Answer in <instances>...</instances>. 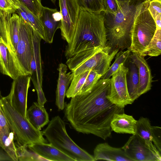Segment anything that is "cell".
I'll return each instance as SVG.
<instances>
[{"label":"cell","mask_w":161,"mask_h":161,"mask_svg":"<svg viewBox=\"0 0 161 161\" xmlns=\"http://www.w3.org/2000/svg\"><path fill=\"white\" fill-rule=\"evenodd\" d=\"M0 104L8 126L13 133L16 144L29 146L47 143L42 132L35 128L27 119L17 111L6 97L0 99Z\"/></svg>","instance_id":"cell-4"},{"label":"cell","mask_w":161,"mask_h":161,"mask_svg":"<svg viewBox=\"0 0 161 161\" xmlns=\"http://www.w3.org/2000/svg\"><path fill=\"white\" fill-rule=\"evenodd\" d=\"M131 51L128 49L126 50L122 51L120 50L118 52L115 56V60L110 66L106 72L101 79H107L110 78L113 74L118 68L122 64H125L130 55Z\"/></svg>","instance_id":"cell-30"},{"label":"cell","mask_w":161,"mask_h":161,"mask_svg":"<svg viewBox=\"0 0 161 161\" xmlns=\"http://www.w3.org/2000/svg\"><path fill=\"white\" fill-rule=\"evenodd\" d=\"M18 8L12 0H0V10L7 13H15Z\"/></svg>","instance_id":"cell-35"},{"label":"cell","mask_w":161,"mask_h":161,"mask_svg":"<svg viewBox=\"0 0 161 161\" xmlns=\"http://www.w3.org/2000/svg\"><path fill=\"white\" fill-rule=\"evenodd\" d=\"M146 7L135 18L132 27L131 52L141 55L153 36L157 30L155 20Z\"/></svg>","instance_id":"cell-6"},{"label":"cell","mask_w":161,"mask_h":161,"mask_svg":"<svg viewBox=\"0 0 161 161\" xmlns=\"http://www.w3.org/2000/svg\"><path fill=\"white\" fill-rule=\"evenodd\" d=\"M13 161L5 152L0 147V161Z\"/></svg>","instance_id":"cell-39"},{"label":"cell","mask_w":161,"mask_h":161,"mask_svg":"<svg viewBox=\"0 0 161 161\" xmlns=\"http://www.w3.org/2000/svg\"><path fill=\"white\" fill-rule=\"evenodd\" d=\"M155 130V126L151 125L148 118L141 117L137 120L136 134L144 141L159 161H161V152L153 144Z\"/></svg>","instance_id":"cell-18"},{"label":"cell","mask_w":161,"mask_h":161,"mask_svg":"<svg viewBox=\"0 0 161 161\" xmlns=\"http://www.w3.org/2000/svg\"><path fill=\"white\" fill-rule=\"evenodd\" d=\"M150 2L149 0H128L118 4L114 14L103 12L107 46L112 51L129 48L135 18Z\"/></svg>","instance_id":"cell-2"},{"label":"cell","mask_w":161,"mask_h":161,"mask_svg":"<svg viewBox=\"0 0 161 161\" xmlns=\"http://www.w3.org/2000/svg\"><path fill=\"white\" fill-rule=\"evenodd\" d=\"M62 16L60 29L62 38L68 44L73 37L80 8L76 0H58Z\"/></svg>","instance_id":"cell-9"},{"label":"cell","mask_w":161,"mask_h":161,"mask_svg":"<svg viewBox=\"0 0 161 161\" xmlns=\"http://www.w3.org/2000/svg\"><path fill=\"white\" fill-rule=\"evenodd\" d=\"M31 80L29 75H22L14 79L10 93L6 96L12 106L26 118L28 92Z\"/></svg>","instance_id":"cell-13"},{"label":"cell","mask_w":161,"mask_h":161,"mask_svg":"<svg viewBox=\"0 0 161 161\" xmlns=\"http://www.w3.org/2000/svg\"><path fill=\"white\" fill-rule=\"evenodd\" d=\"M19 16V39L16 54L25 74L30 75L31 63L33 52L34 29L30 25L26 23L20 16Z\"/></svg>","instance_id":"cell-7"},{"label":"cell","mask_w":161,"mask_h":161,"mask_svg":"<svg viewBox=\"0 0 161 161\" xmlns=\"http://www.w3.org/2000/svg\"><path fill=\"white\" fill-rule=\"evenodd\" d=\"M95 161H132L121 148L112 147L106 142L98 144L94 150Z\"/></svg>","instance_id":"cell-20"},{"label":"cell","mask_w":161,"mask_h":161,"mask_svg":"<svg viewBox=\"0 0 161 161\" xmlns=\"http://www.w3.org/2000/svg\"><path fill=\"white\" fill-rule=\"evenodd\" d=\"M0 72L13 80L20 75H26L16 55L9 49L0 36Z\"/></svg>","instance_id":"cell-15"},{"label":"cell","mask_w":161,"mask_h":161,"mask_svg":"<svg viewBox=\"0 0 161 161\" xmlns=\"http://www.w3.org/2000/svg\"><path fill=\"white\" fill-rule=\"evenodd\" d=\"M50 143L75 161H94L93 156L76 144L68 135L64 122L59 116L53 117L42 131Z\"/></svg>","instance_id":"cell-5"},{"label":"cell","mask_w":161,"mask_h":161,"mask_svg":"<svg viewBox=\"0 0 161 161\" xmlns=\"http://www.w3.org/2000/svg\"><path fill=\"white\" fill-rule=\"evenodd\" d=\"M13 133L11 130H0V147L13 161H18Z\"/></svg>","instance_id":"cell-25"},{"label":"cell","mask_w":161,"mask_h":161,"mask_svg":"<svg viewBox=\"0 0 161 161\" xmlns=\"http://www.w3.org/2000/svg\"><path fill=\"white\" fill-rule=\"evenodd\" d=\"M103 48L97 47L80 52L68 59L66 64L70 70L72 71Z\"/></svg>","instance_id":"cell-26"},{"label":"cell","mask_w":161,"mask_h":161,"mask_svg":"<svg viewBox=\"0 0 161 161\" xmlns=\"http://www.w3.org/2000/svg\"><path fill=\"white\" fill-rule=\"evenodd\" d=\"M26 117L35 128L40 130L49 122L48 114L44 106L34 102L27 110Z\"/></svg>","instance_id":"cell-23"},{"label":"cell","mask_w":161,"mask_h":161,"mask_svg":"<svg viewBox=\"0 0 161 161\" xmlns=\"http://www.w3.org/2000/svg\"><path fill=\"white\" fill-rule=\"evenodd\" d=\"M110 81V78H100L91 90L71 98L67 104L65 116L77 131L104 140L110 137V123L114 115L124 112V108L107 98Z\"/></svg>","instance_id":"cell-1"},{"label":"cell","mask_w":161,"mask_h":161,"mask_svg":"<svg viewBox=\"0 0 161 161\" xmlns=\"http://www.w3.org/2000/svg\"><path fill=\"white\" fill-rule=\"evenodd\" d=\"M128 68L122 64L112 75L107 98L113 104L122 108L133 102L129 97L126 82Z\"/></svg>","instance_id":"cell-8"},{"label":"cell","mask_w":161,"mask_h":161,"mask_svg":"<svg viewBox=\"0 0 161 161\" xmlns=\"http://www.w3.org/2000/svg\"><path fill=\"white\" fill-rule=\"evenodd\" d=\"M31 13L39 18L40 17L43 6L41 0H19Z\"/></svg>","instance_id":"cell-34"},{"label":"cell","mask_w":161,"mask_h":161,"mask_svg":"<svg viewBox=\"0 0 161 161\" xmlns=\"http://www.w3.org/2000/svg\"><path fill=\"white\" fill-rule=\"evenodd\" d=\"M16 12H17L18 14V15L20 16L26 23L31 25L30 23L27 16L24 12L19 7V8L16 10Z\"/></svg>","instance_id":"cell-40"},{"label":"cell","mask_w":161,"mask_h":161,"mask_svg":"<svg viewBox=\"0 0 161 161\" xmlns=\"http://www.w3.org/2000/svg\"><path fill=\"white\" fill-rule=\"evenodd\" d=\"M107 46L103 12H91L80 9L74 35L65 52L67 59L83 50Z\"/></svg>","instance_id":"cell-3"},{"label":"cell","mask_w":161,"mask_h":161,"mask_svg":"<svg viewBox=\"0 0 161 161\" xmlns=\"http://www.w3.org/2000/svg\"><path fill=\"white\" fill-rule=\"evenodd\" d=\"M102 76L101 75L99 74L96 71L91 70L82 88L80 94L91 90Z\"/></svg>","instance_id":"cell-33"},{"label":"cell","mask_w":161,"mask_h":161,"mask_svg":"<svg viewBox=\"0 0 161 161\" xmlns=\"http://www.w3.org/2000/svg\"><path fill=\"white\" fill-rule=\"evenodd\" d=\"M19 27L18 14L0 10V36L9 49L16 55Z\"/></svg>","instance_id":"cell-11"},{"label":"cell","mask_w":161,"mask_h":161,"mask_svg":"<svg viewBox=\"0 0 161 161\" xmlns=\"http://www.w3.org/2000/svg\"><path fill=\"white\" fill-rule=\"evenodd\" d=\"M137 120L124 113L115 114L111 122L112 131L118 133L136 134Z\"/></svg>","instance_id":"cell-22"},{"label":"cell","mask_w":161,"mask_h":161,"mask_svg":"<svg viewBox=\"0 0 161 161\" xmlns=\"http://www.w3.org/2000/svg\"><path fill=\"white\" fill-rule=\"evenodd\" d=\"M130 57L138 68L139 81V95L140 96L151 89L153 77L151 70L144 57L132 53Z\"/></svg>","instance_id":"cell-17"},{"label":"cell","mask_w":161,"mask_h":161,"mask_svg":"<svg viewBox=\"0 0 161 161\" xmlns=\"http://www.w3.org/2000/svg\"><path fill=\"white\" fill-rule=\"evenodd\" d=\"M2 97L1 94V92L0 91V99Z\"/></svg>","instance_id":"cell-45"},{"label":"cell","mask_w":161,"mask_h":161,"mask_svg":"<svg viewBox=\"0 0 161 161\" xmlns=\"http://www.w3.org/2000/svg\"><path fill=\"white\" fill-rule=\"evenodd\" d=\"M80 9L95 13L104 11L103 0H76Z\"/></svg>","instance_id":"cell-32"},{"label":"cell","mask_w":161,"mask_h":161,"mask_svg":"<svg viewBox=\"0 0 161 161\" xmlns=\"http://www.w3.org/2000/svg\"><path fill=\"white\" fill-rule=\"evenodd\" d=\"M155 21L157 29H161V15L157 16Z\"/></svg>","instance_id":"cell-41"},{"label":"cell","mask_w":161,"mask_h":161,"mask_svg":"<svg viewBox=\"0 0 161 161\" xmlns=\"http://www.w3.org/2000/svg\"><path fill=\"white\" fill-rule=\"evenodd\" d=\"M67 66L61 63L59 64L58 70L59 72L56 92L55 103L59 110L64 108V98L66 91L72 81L74 75L72 71L67 73Z\"/></svg>","instance_id":"cell-19"},{"label":"cell","mask_w":161,"mask_h":161,"mask_svg":"<svg viewBox=\"0 0 161 161\" xmlns=\"http://www.w3.org/2000/svg\"><path fill=\"white\" fill-rule=\"evenodd\" d=\"M15 145L18 153V161H47L30 150L27 146L19 145L16 144Z\"/></svg>","instance_id":"cell-31"},{"label":"cell","mask_w":161,"mask_h":161,"mask_svg":"<svg viewBox=\"0 0 161 161\" xmlns=\"http://www.w3.org/2000/svg\"><path fill=\"white\" fill-rule=\"evenodd\" d=\"M128 71L126 74V82L128 92L132 102L137 99L139 95V77L137 67L130 57L127 59Z\"/></svg>","instance_id":"cell-24"},{"label":"cell","mask_w":161,"mask_h":161,"mask_svg":"<svg viewBox=\"0 0 161 161\" xmlns=\"http://www.w3.org/2000/svg\"><path fill=\"white\" fill-rule=\"evenodd\" d=\"M0 130H11L0 104Z\"/></svg>","instance_id":"cell-38"},{"label":"cell","mask_w":161,"mask_h":161,"mask_svg":"<svg viewBox=\"0 0 161 161\" xmlns=\"http://www.w3.org/2000/svg\"><path fill=\"white\" fill-rule=\"evenodd\" d=\"M91 70L74 76L66 93L67 98H71L80 94L82 88Z\"/></svg>","instance_id":"cell-28"},{"label":"cell","mask_w":161,"mask_h":161,"mask_svg":"<svg viewBox=\"0 0 161 161\" xmlns=\"http://www.w3.org/2000/svg\"><path fill=\"white\" fill-rule=\"evenodd\" d=\"M149 1H150V2H151L152 1H157L161 2V0H149Z\"/></svg>","instance_id":"cell-44"},{"label":"cell","mask_w":161,"mask_h":161,"mask_svg":"<svg viewBox=\"0 0 161 161\" xmlns=\"http://www.w3.org/2000/svg\"><path fill=\"white\" fill-rule=\"evenodd\" d=\"M104 11L115 14L118 8V4L116 0H103Z\"/></svg>","instance_id":"cell-37"},{"label":"cell","mask_w":161,"mask_h":161,"mask_svg":"<svg viewBox=\"0 0 161 161\" xmlns=\"http://www.w3.org/2000/svg\"><path fill=\"white\" fill-rule=\"evenodd\" d=\"M14 3L20 8L25 13L31 25L42 39L45 40V33L42 24L37 17L31 13L19 0H12Z\"/></svg>","instance_id":"cell-27"},{"label":"cell","mask_w":161,"mask_h":161,"mask_svg":"<svg viewBox=\"0 0 161 161\" xmlns=\"http://www.w3.org/2000/svg\"><path fill=\"white\" fill-rule=\"evenodd\" d=\"M128 0H116L117 3L118 4L125 1H127Z\"/></svg>","instance_id":"cell-42"},{"label":"cell","mask_w":161,"mask_h":161,"mask_svg":"<svg viewBox=\"0 0 161 161\" xmlns=\"http://www.w3.org/2000/svg\"><path fill=\"white\" fill-rule=\"evenodd\" d=\"M148 9L154 20L161 15V2L153 1L150 2Z\"/></svg>","instance_id":"cell-36"},{"label":"cell","mask_w":161,"mask_h":161,"mask_svg":"<svg viewBox=\"0 0 161 161\" xmlns=\"http://www.w3.org/2000/svg\"><path fill=\"white\" fill-rule=\"evenodd\" d=\"M50 0L53 3H55L56 2V0Z\"/></svg>","instance_id":"cell-43"},{"label":"cell","mask_w":161,"mask_h":161,"mask_svg":"<svg viewBox=\"0 0 161 161\" xmlns=\"http://www.w3.org/2000/svg\"><path fill=\"white\" fill-rule=\"evenodd\" d=\"M119 51L115 49L112 51L110 48L106 47L71 71L75 76L92 70L102 76L109 68L111 62Z\"/></svg>","instance_id":"cell-12"},{"label":"cell","mask_w":161,"mask_h":161,"mask_svg":"<svg viewBox=\"0 0 161 161\" xmlns=\"http://www.w3.org/2000/svg\"><path fill=\"white\" fill-rule=\"evenodd\" d=\"M41 38L34 30L33 35V52L31 63L30 75L37 94V103L44 106L47 100L42 89L43 71L40 51Z\"/></svg>","instance_id":"cell-10"},{"label":"cell","mask_w":161,"mask_h":161,"mask_svg":"<svg viewBox=\"0 0 161 161\" xmlns=\"http://www.w3.org/2000/svg\"><path fill=\"white\" fill-rule=\"evenodd\" d=\"M161 53V29H157L149 44L141 56L157 57Z\"/></svg>","instance_id":"cell-29"},{"label":"cell","mask_w":161,"mask_h":161,"mask_svg":"<svg viewBox=\"0 0 161 161\" xmlns=\"http://www.w3.org/2000/svg\"><path fill=\"white\" fill-rule=\"evenodd\" d=\"M28 147L47 161H75L50 143L34 144Z\"/></svg>","instance_id":"cell-21"},{"label":"cell","mask_w":161,"mask_h":161,"mask_svg":"<svg viewBox=\"0 0 161 161\" xmlns=\"http://www.w3.org/2000/svg\"><path fill=\"white\" fill-rule=\"evenodd\" d=\"M39 18L44 30V41L48 43H52L56 31L60 27L62 19L60 12L56 8L43 6Z\"/></svg>","instance_id":"cell-16"},{"label":"cell","mask_w":161,"mask_h":161,"mask_svg":"<svg viewBox=\"0 0 161 161\" xmlns=\"http://www.w3.org/2000/svg\"><path fill=\"white\" fill-rule=\"evenodd\" d=\"M122 148L132 161H159L144 141L136 134L129 138Z\"/></svg>","instance_id":"cell-14"}]
</instances>
